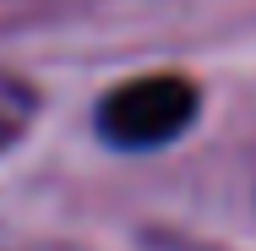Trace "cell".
Masks as SVG:
<instances>
[{
  "mask_svg": "<svg viewBox=\"0 0 256 251\" xmlns=\"http://www.w3.org/2000/svg\"><path fill=\"white\" fill-rule=\"evenodd\" d=\"M196 109H202L196 82H186L174 71H153V77L114 88L98 104V131L114 148H164L191 131Z\"/></svg>",
  "mask_w": 256,
  "mask_h": 251,
  "instance_id": "1",
  "label": "cell"
}]
</instances>
